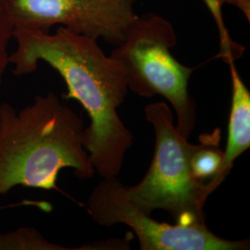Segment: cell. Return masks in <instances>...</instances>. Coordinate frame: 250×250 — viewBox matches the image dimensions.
Here are the masks:
<instances>
[{
    "instance_id": "8",
    "label": "cell",
    "mask_w": 250,
    "mask_h": 250,
    "mask_svg": "<svg viewBox=\"0 0 250 250\" xmlns=\"http://www.w3.org/2000/svg\"><path fill=\"white\" fill-rule=\"evenodd\" d=\"M220 131L213 134H205L200 137V143L191 156V169L196 178L208 182L215 178L221 171L224 162V151L219 146Z\"/></svg>"
},
{
    "instance_id": "11",
    "label": "cell",
    "mask_w": 250,
    "mask_h": 250,
    "mask_svg": "<svg viewBox=\"0 0 250 250\" xmlns=\"http://www.w3.org/2000/svg\"><path fill=\"white\" fill-rule=\"evenodd\" d=\"M15 21L11 9V0H0V86L4 73L9 64L8 46L13 37Z\"/></svg>"
},
{
    "instance_id": "7",
    "label": "cell",
    "mask_w": 250,
    "mask_h": 250,
    "mask_svg": "<svg viewBox=\"0 0 250 250\" xmlns=\"http://www.w3.org/2000/svg\"><path fill=\"white\" fill-rule=\"evenodd\" d=\"M227 63L230 67L232 80L231 111L223 166L219 174L208 182L212 193L227 177L235 160L250 146V92L242 80L233 62L229 61Z\"/></svg>"
},
{
    "instance_id": "3",
    "label": "cell",
    "mask_w": 250,
    "mask_h": 250,
    "mask_svg": "<svg viewBox=\"0 0 250 250\" xmlns=\"http://www.w3.org/2000/svg\"><path fill=\"white\" fill-rule=\"evenodd\" d=\"M145 115L155 131V151L143 179L126 187L129 197L146 213L163 209L176 224L206 225L204 207L212 192L208 182L196 178L191 169L196 145L180 134L166 103L146 105Z\"/></svg>"
},
{
    "instance_id": "5",
    "label": "cell",
    "mask_w": 250,
    "mask_h": 250,
    "mask_svg": "<svg viewBox=\"0 0 250 250\" xmlns=\"http://www.w3.org/2000/svg\"><path fill=\"white\" fill-rule=\"evenodd\" d=\"M86 206L90 217L99 225L129 226L141 250H250L249 239H224L207 225L185 226L156 221L134 203L117 176L102 178L90 194Z\"/></svg>"
},
{
    "instance_id": "12",
    "label": "cell",
    "mask_w": 250,
    "mask_h": 250,
    "mask_svg": "<svg viewBox=\"0 0 250 250\" xmlns=\"http://www.w3.org/2000/svg\"><path fill=\"white\" fill-rule=\"evenodd\" d=\"M227 4L234 6L235 8L241 10L242 13L250 22V0H226Z\"/></svg>"
},
{
    "instance_id": "2",
    "label": "cell",
    "mask_w": 250,
    "mask_h": 250,
    "mask_svg": "<svg viewBox=\"0 0 250 250\" xmlns=\"http://www.w3.org/2000/svg\"><path fill=\"white\" fill-rule=\"evenodd\" d=\"M84 129L81 117L51 92L21 110L0 104V196L19 186L54 189L65 168L92 178Z\"/></svg>"
},
{
    "instance_id": "6",
    "label": "cell",
    "mask_w": 250,
    "mask_h": 250,
    "mask_svg": "<svg viewBox=\"0 0 250 250\" xmlns=\"http://www.w3.org/2000/svg\"><path fill=\"white\" fill-rule=\"evenodd\" d=\"M134 0H11L15 27L48 33L54 25L121 45L136 18Z\"/></svg>"
},
{
    "instance_id": "1",
    "label": "cell",
    "mask_w": 250,
    "mask_h": 250,
    "mask_svg": "<svg viewBox=\"0 0 250 250\" xmlns=\"http://www.w3.org/2000/svg\"><path fill=\"white\" fill-rule=\"evenodd\" d=\"M17 49L9 55L13 73L36 72L44 62L61 74L66 99L77 100L87 112L90 125L83 132V146L101 178L120 174L134 136L118 114L129 92L122 65L107 56L98 40L60 26L54 34L15 27Z\"/></svg>"
},
{
    "instance_id": "4",
    "label": "cell",
    "mask_w": 250,
    "mask_h": 250,
    "mask_svg": "<svg viewBox=\"0 0 250 250\" xmlns=\"http://www.w3.org/2000/svg\"><path fill=\"white\" fill-rule=\"evenodd\" d=\"M176 44L170 21L149 12L136 16L125 41L109 56L122 65L129 90L143 98L159 95L170 102L177 116L176 128L188 139L197 123L196 103L188 91L194 68L173 57L170 49Z\"/></svg>"
},
{
    "instance_id": "9",
    "label": "cell",
    "mask_w": 250,
    "mask_h": 250,
    "mask_svg": "<svg viewBox=\"0 0 250 250\" xmlns=\"http://www.w3.org/2000/svg\"><path fill=\"white\" fill-rule=\"evenodd\" d=\"M47 241L34 228H21L14 232L0 234V250H68Z\"/></svg>"
},
{
    "instance_id": "10",
    "label": "cell",
    "mask_w": 250,
    "mask_h": 250,
    "mask_svg": "<svg viewBox=\"0 0 250 250\" xmlns=\"http://www.w3.org/2000/svg\"><path fill=\"white\" fill-rule=\"evenodd\" d=\"M207 8L211 13L214 19L215 22L219 30L221 50L219 56L222 57L227 62L229 61H235L241 56L244 47L235 43L228 33V30L225 26L224 17H223V7L224 4H227L226 0H203Z\"/></svg>"
}]
</instances>
